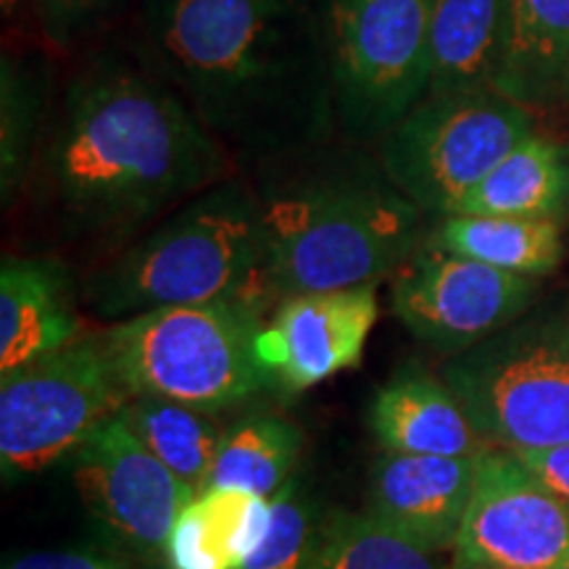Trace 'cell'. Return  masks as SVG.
I'll use <instances>...</instances> for the list:
<instances>
[{
  "mask_svg": "<svg viewBox=\"0 0 569 569\" xmlns=\"http://www.w3.org/2000/svg\"><path fill=\"white\" fill-rule=\"evenodd\" d=\"M119 46L193 111L238 169L301 159L338 130L309 0H134Z\"/></svg>",
  "mask_w": 569,
  "mask_h": 569,
  "instance_id": "obj_1",
  "label": "cell"
},
{
  "mask_svg": "<svg viewBox=\"0 0 569 569\" xmlns=\"http://www.w3.org/2000/svg\"><path fill=\"white\" fill-rule=\"evenodd\" d=\"M232 177L193 111L117 46L69 77L24 190L63 232L124 243Z\"/></svg>",
  "mask_w": 569,
  "mask_h": 569,
  "instance_id": "obj_2",
  "label": "cell"
},
{
  "mask_svg": "<svg viewBox=\"0 0 569 569\" xmlns=\"http://www.w3.org/2000/svg\"><path fill=\"white\" fill-rule=\"evenodd\" d=\"M330 146L261 169L264 282L280 301L380 282L427 240L425 211L380 161Z\"/></svg>",
  "mask_w": 569,
  "mask_h": 569,
  "instance_id": "obj_3",
  "label": "cell"
},
{
  "mask_svg": "<svg viewBox=\"0 0 569 569\" xmlns=\"http://www.w3.org/2000/svg\"><path fill=\"white\" fill-rule=\"evenodd\" d=\"M240 296H269L259 196L240 177L148 227L82 284L84 306L106 322Z\"/></svg>",
  "mask_w": 569,
  "mask_h": 569,
  "instance_id": "obj_4",
  "label": "cell"
},
{
  "mask_svg": "<svg viewBox=\"0 0 569 569\" xmlns=\"http://www.w3.org/2000/svg\"><path fill=\"white\" fill-rule=\"evenodd\" d=\"M264 325V298L240 296L146 311L96 340L127 398L219 415L272 388L259 359Z\"/></svg>",
  "mask_w": 569,
  "mask_h": 569,
  "instance_id": "obj_5",
  "label": "cell"
},
{
  "mask_svg": "<svg viewBox=\"0 0 569 569\" xmlns=\"http://www.w3.org/2000/svg\"><path fill=\"white\" fill-rule=\"evenodd\" d=\"M338 127L377 142L427 96L432 0H315Z\"/></svg>",
  "mask_w": 569,
  "mask_h": 569,
  "instance_id": "obj_6",
  "label": "cell"
},
{
  "mask_svg": "<svg viewBox=\"0 0 569 569\" xmlns=\"http://www.w3.org/2000/svg\"><path fill=\"white\" fill-rule=\"evenodd\" d=\"M532 132L530 109L498 90L425 96L377 140L375 159L411 203L448 217Z\"/></svg>",
  "mask_w": 569,
  "mask_h": 569,
  "instance_id": "obj_7",
  "label": "cell"
},
{
  "mask_svg": "<svg viewBox=\"0 0 569 569\" xmlns=\"http://www.w3.org/2000/svg\"><path fill=\"white\" fill-rule=\"evenodd\" d=\"M440 377L469 422L507 448L569 443V332L525 325L451 356Z\"/></svg>",
  "mask_w": 569,
  "mask_h": 569,
  "instance_id": "obj_8",
  "label": "cell"
},
{
  "mask_svg": "<svg viewBox=\"0 0 569 569\" xmlns=\"http://www.w3.org/2000/svg\"><path fill=\"white\" fill-rule=\"evenodd\" d=\"M0 377V472L6 482L67 465L130 401L96 332Z\"/></svg>",
  "mask_w": 569,
  "mask_h": 569,
  "instance_id": "obj_9",
  "label": "cell"
},
{
  "mask_svg": "<svg viewBox=\"0 0 569 569\" xmlns=\"http://www.w3.org/2000/svg\"><path fill=\"white\" fill-rule=\"evenodd\" d=\"M67 465L103 543L167 569L169 536L196 498L193 488L161 465L119 415L106 419Z\"/></svg>",
  "mask_w": 569,
  "mask_h": 569,
  "instance_id": "obj_10",
  "label": "cell"
},
{
  "mask_svg": "<svg viewBox=\"0 0 569 569\" xmlns=\"http://www.w3.org/2000/svg\"><path fill=\"white\" fill-rule=\"evenodd\" d=\"M532 277L511 274L422 243L393 274V315L425 346L457 356L528 309Z\"/></svg>",
  "mask_w": 569,
  "mask_h": 569,
  "instance_id": "obj_11",
  "label": "cell"
},
{
  "mask_svg": "<svg viewBox=\"0 0 569 569\" xmlns=\"http://www.w3.org/2000/svg\"><path fill=\"white\" fill-rule=\"evenodd\" d=\"M569 511L515 451L482 448L451 569H561Z\"/></svg>",
  "mask_w": 569,
  "mask_h": 569,
  "instance_id": "obj_12",
  "label": "cell"
},
{
  "mask_svg": "<svg viewBox=\"0 0 569 569\" xmlns=\"http://www.w3.org/2000/svg\"><path fill=\"white\" fill-rule=\"evenodd\" d=\"M380 282L288 296L277 303L259 338V359L280 393H303L365 359L380 317Z\"/></svg>",
  "mask_w": 569,
  "mask_h": 569,
  "instance_id": "obj_13",
  "label": "cell"
},
{
  "mask_svg": "<svg viewBox=\"0 0 569 569\" xmlns=\"http://www.w3.org/2000/svg\"><path fill=\"white\" fill-rule=\"evenodd\" d=\"M478 457H419L382 451L369 469L365 515L419 549L457 546Z\"/></svg>",
  "mask_w": 569,
  "mask_h": 569,
  "instance_id": "obj_14",
  "label": "cell"
},
{
  "mask_svg": "<svg viewBox=\"0 0 569 569\" xmlns=\"http://www.w3.org/2000/svg\"><path fill=\"white\" fill-rule=\"evenodd\" d=\"M69 267L53 256H6L0 267V375L82 336Z\"/></svg>",
  "mask_w": 569,
  "mask_h": 569,
  "instance_id": "obj_15",
  "label": "cell"
},
{
  "mask_svg": "<svg viewBox=\"0 0 569 569\" xmlns=\"http://www.w3.org/2000/svg\"><path fill=\"white\" fill-rule=\"evenodd\" d=\"M369 430L382 451L419 457H478L480 432L443 377L425 367H398L369 401Z\"/></svg>",
  "mask_w": 569,
  "mask_h": 569,
  "instance_id": "obj_16",
  "label": "cell"
},
{
  "mask_svg": "<svg viewBox=\"0 0 569 569\" xmlns=\"http://www.w3.org/2000/svg\"><path fill=\"white\" fill-rule=\"evenodd\" d=\"M511 0H432L427 96L496 90Z\"/></svg>",
  "mask_w": 569,
  "mask_h": 569,
  "instance_id": "obj_17",
  "label": "cell"
},
{
  "mask_svg": "<svg viewBox=\"0 0 569 569\" xmlns=\"http://www.w3.org/2000/svg\"><path fill=\"white\" fill-rule=\"evenodd\" d=\"M269 498L243 488H206L177 517L167 569H243L264 538Z\"/></svg>",
  "mask_w": 569,
  "mask_h": 569,
  "instance_id": "obj_18",
  "label": "cell"
},
{
  "mask_svg": "<svg viewBox=\"0 0 569 569\" xmlns=\"http://www.w3.org/2000/svg\"><path fill=\"white\" fill-rule=\"evenodd\" d=\"M569 206V153L557 140L532 132L507 159L453 203L469 217H522L559 222Z\"/></svg>",
  "mask_w": 569,
  "mask_h": 569,
  "instance_id": "obj_19",
  "label": "cell"
},
{
  "mask_svg": "<svg viewBox=\"0 0 569 569\" xmlns=\"http://www.w3.org/2000/svg\"><path fill=\"white\" fill-rule=\"evenodd\" d=\"M569 77V0H511L496 90L532 106L565 103Z\"/></svg>",
  "mask_w": 569,
  "mask_h": 569,
  "instance_id": "obj_20",
  "label": "cell"
},
{
  "mask_svg": "<svg viewBox=\"0 0 569 569\" xmlns=\"http://www.w3.org/2000/svg\"><path fill=\"white\" fill-rule=\"evenodd\" d=\"M425 243L522 277L549 274L561 261L559 222L553 219L453 213L443 217Z\"/></svg>",
  "mask_w": 569,
  "mask_h": 569,
  "instance_id": "obj_21",
  "label": "cell"
},
{
  "mask_svg": "<svg viewBox=\"0 0 569 569\" xmlns=\"http://www.w3.org/2000/svg\"><path fill=\"white\" fill-rule=\"evenodd\" d=\"M119 417L161 465L193 488L196 496L211 486L213 465L224 438L213 415L163 398H130L119 409Z\"/></svg>",
  "mask_w": 569,
  "mask_h": 569,
  "instance_id": "obj_22",
  "label": "cell"
},
{
  "mask_svg": "<svg viewBox=\"0 0 569 569\" xmlns=\"http://www.w3.org/2000/svg\"><path fill=\"white\" fill-rule=\"evenodd\" d=\"M303 451L301 427L272 411H256L224 430L209 488H243L272 498L296 478Z\"/></svg>",
  "mask_w": 569,
  "mask_h": 569,
  "instance_id": "obj_23",
  "label": "cell"
},
{
  "mask_svg": "<svg viewBox=\"0 0 569 569\" xmlns=\"http://www.w3.org/2000/svg\"><path fill=\"white\" fill-rule=\"evenodd\" d=\"M48 117V69L32 59L6 53L0 67V188L6 206L24 190Z\"/></svg>",
  "mask_w": 569,
  "mask_h": 569,
  "instance_id": "obj_24",
  "label": "cell"
},
{
  "mask_svg": "<svg viewBox=\"0 0 569 569\" xmlns=\"http://www.w3.org/2000/svg\"><path fill=\"white\" fill-rule=\"evenodd\" d=\"M309 569H451L367 515L330 509L322 543Z\"/></svg>",
  "mask_w": 569,
  "mask_h": 569,
  "instance_id": "obj_25",
  "label": "cell"
},
{
  "mask_svg": "<svg viewBox=\"0 0 569 569\" xmlns=\"http://www.w3.org/2000/svg\"><path fill=\"white\" fill-rule=\"evenodd\" d=\"M269 525L259 549L243 569H309L322 543L330 509L306 486L301 475L269 498Z\"/></svg>",
  "mask_w": 569,
  "mask_h": 569,
  "instance_id": "obj_26",
  "label": "cell"
},
{
  "mask_svg": "<svg viewBox=\"0 0 569 569\" xmlns=\"http://www.w3.org/2000/svg\"><path fill=\"white\" fill-rule=\"evenodd\" d=\"M42 34L61 51L96 38L130 0H30Z\"/></svg>",
  "mask_w": 569,
  "mask_h": 569,
  "instance_id": "obj_27",
  "label": "cell"
},
{
  "mask_svg": "<svg viewBox=\"0 0 569 569\" xmlns=\"http://www.w3.org/2000/svg\"><path fill=\"white\" fill-rule=\"evenodd\" d=\"M3 569H159L146 561L130 557V553L113 549V546L98 543L69 546V549H46L32 551L24 557H13Z\"/></svg>",
  "mask_w": 569,
  "mask_h": 569,
  "instance_id": "obj_28",
  "label": "cell"
},
{
  "mask_svg": "<svg viewBox=\"0 0 569 569\" xmlns=\"http://www.w3.org/2000/svg\"><path fill=\"white\" fill-rule=\"evenodd\" d=\"M543 488L569 511V443L549 448H509Z\"/></svg>",
  "mask_w": 569,
  "mask_h": 569,
  "instance_id": "obj_29",
  "label": "cell"
},
{
  "mask_svg": "<svg viewBox=\"0 0 569 569\" xmlns=\"http://www.w3.org/2000/svg\"><path fill=\"white\" fill-rule=\"evenodd\" d=\"M565 103L569 106V77H567V90H565Z\"/></svg>",
  "mask_w": 569,
  "mask_h": 569,
  "instance_id": "obj_30",
  "label": "cell"
},
{
  "mask_svg": "<svg viewBox=\"0 0 569 569\" xmlns=\"http://www.w3.org/2000/svg\"><path fill=\"white\" fill-rule=\"evenodd\" d=\"M561 569H569V557H567V561H565V567H561Z\"/></svg>",
  "mask_w": 569,
  "mask_h": 569,
  "instance_id": "obj_31",
  "label": "cell"
}]
</instances>
